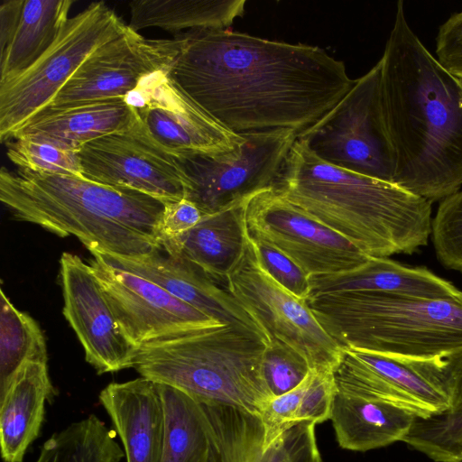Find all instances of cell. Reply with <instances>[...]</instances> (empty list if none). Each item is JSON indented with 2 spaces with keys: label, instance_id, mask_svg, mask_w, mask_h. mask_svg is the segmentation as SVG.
<instances>
[{
  "label": "cell",
  "instance_id": "obj_1",
  "mask_svg": "<svg viewBox=\"0 0 462 462\" xmlns=\"http://www.w3.org/2000/svg\"><path fill=\"white\" fill-rule=\"evenodd\" d=\"M172 81L226 130L243 134L318 121L355 80L344 62L318 46L270 41L223 30L174 37Z\"/></svg>",
  "mask_w": 462,
  "mask_h": 462
},
{
  "label": "cell",
  "instance_id": "obj_2",
  "mask_svg": "<svg viewBox=\"0 0 462 462\" xmlns=\"http://www.w3.org/2000/svg\"><path fill=\"white\" fill-rule=\"evenodd\" d=\"M380 61L383 111L394 156L392 183L440 201L462 186V79L423 45L402 1Z\"/></svg>",
  "mask_w": 462,
  "mask_h": 462
},
{
  "label": "cell",
  "instance_id": "obj_3",
  "mask_svg": "<svg viewBox=\"0 0 462 462\" xmlns=\"http://www.w3.org/2000/svg\"><path fill=\"white\" fill-rule=\"evenodd\" d=\"M273 189L368 256L412 254L428 245L432 202L328 164L298 139Z\"/></svg>",
  "mask_w": 462,
  "mask_h": 462
},
{
  "label": "cell",
  "instance_id": "obj_4",
  "mask_svg": "<svg viewBox=\"0 0 462 462\" xmlns=\"http://www.w3.org/2000/svg\"><path fill=\"white\" fill-rule=\"evenodd\" d=\"M0 200L17 220L74 236L90 253L137 259L162 248L167 203L134 189L2 167Z\"/></svg>",
  "mask_w": 462,
  "mask_h": 462
},
{
  "label": "cell",
  "instance_id": "obj_5",
  "mask_svg": "<svg viewBox=\"0 0 462 462\" xmlns=\"http://www.w3.org/2000/svg\"><path fill=\"white\" fill-rule=\"evenodd\" d=\"M267 346L260 335L238 326L197 329L140 346L133 368L202 404L259 417L273 398L263 374Z\"/></svg>",
  "mask_w": 462,
  "mask_h": 462
},
{
  "label": "cell",
  "instance_id": "obj_6",
  "mask_svg": "<svg viewBox=\"0 0 462 462\" xmlns=\"http://www.w3.org/2000/svg\"><path fill=\"white\" fill-rule=\"evenodd\" d=\"M306 301L343 348L413 359L444 358L462 351V298L358 291L311 296Z\"/></svg>",
  "mask_w": 462,
  "mask_h": 462
},
{
  "label": "cell",
  "instance_id": "obj_7",
  "mask_svg": "<svg viewBox=\"0 0 462 462\" xmlns=\"http://www.w3.org/2000/svg\"><path fill=\"white\" fill-rule=\"evenodd\" d=\"M128 27L104 2L69 18L56 41L31 67L0 81V139L6 143L45 109L88 57Z\"/></svg>",
  "mask_w": 462,
  "mask_h": 462
},
{
  "label": "cell",
  "instance_id": "obj_8",
  "mask_svg": "<svg viewBox=\"0 0 462 462\" xmlns=\"http://www.w3.org/2000/svg\"><path fill=\"white\" fill-rule=\"evenodd\" d=\"M381 69L379 60L297 139L328 164L392 183L394 156L383 111Z\"/></svg>",
  "mask_w": 462,
  "mask_h": 462
},
{
  "label": "cell",
  "instance_id": "obj_9",
  "mask_svg": "<svg viewBox=\"0 0 462 462\" xmlns=\"http://www.w3.org/2000/svg\"><path fill=\"white\" fill-rule=\"evenodd\" d=\"M243 136V143L229 152L178 156L185 176L184 199L203 215L224 210L274 188L297 133L275 129Z\"/></svg>",
  "mask_w": 462,
  "mask_h": 462
},
{
  "label": "cell",
  "instance_id": "obj_10",
  "mask_svg": "<svg viewBox=\"0 0 462 462\" xmlns=\"http://www.w3.org/2000/svg\"><path fill=\"white\" fill-rule=\"evenodd\" d=\"M270 343L300 354L311 370L335 372L345 348L319 323L306 300L278 284L260 265L248 237L245 254L223 284Z\"/></svg>",
  "mask_w": 462,
  "mask_h": 462
},
{
  "label": "cell",
  "instance_id": "obj_11",
  "mask_svg": "<svg viewBox=\"0 0 462 462\" xmlns=\"http://www.w3.org/2000/svg\"><path fill=\"white\" fill-rule=\"evenodd\" d=\"M334 377L338 393L388 403L416 419L451 407L442 358L413 359L345 348Z\"/></svg>",
  "mask_w": 462,
  "mask_h": 462
},
{
  "label": "cell",
  "instance_id": "obj_12",
  "mask_svg": "<svg viewBox=\"0 0 462 462\" xmlns=\"http://www.w3.org/2000/svg\"><path fill=\"white\" fill-rule=\"evenodd\" d=\"M245 223L250 237L272 245L310 276L351 271L365 264L370 257L289 202L273 188L247 201Z\"/></svg>",
  "mask_w": 462,
  "mask_h": 462
},
{
  "label": "cell",
  "instance_id": "obj_13",
  "mask_svg": "<svg viewBox=\"0 0 462 462\" xmlns=\"http://www.w3.org/2000/svg\"><path fill=\"white\" fill-rule=\"evenodd\" d=\"M79 157L88 180L134 189L166 203L184 199L185 176L179 157L157 143L138 116L126 129L86 143Z\"/></svg>",
  "mask_w": 462,
  "mask_h": 462
},
{
  "label": "cell",
  "instance_id": "obj_14",
  "mask_svg": "<svg viewBox=\"0 0 462 462\" xmlns=\"http://www.w3.org/2000/svg\"><path fill=\"white\" fill-rule=\"evenodd\" d=\"M167 67L144 77L125 97L151 137L176 156L236 150L243 134L226 130L209 116L172 81Z\"/></svg>",
  "mask_w": 462,
  "mask_h": 462
},
{
  "label": "cell",
  "instance_id": "obj_15",
  "mask_svg": "<svg viewBox=\"0 0 462 462\" xmlns=\"http://www.w3.org/2000/svg\"><path fill=\"white\" fill-rule=\"evenodd\" d=\"M175 52L173 39H146L128 26L92 52L41 113L125 97L144 77L169 66Z\"/></svg>",
  "mask_w": 462,
  "mask_h": 462
},
{
  "label": "cell",
  "instance_id": "obj_16",
  "mask_svg": "<svg viewBox=\"0 0 462 462\" xmlns=\"http://www.w3.org/2000/svg\"><path fill=\"white\" fill-rule=\"evenodd\" d=\"M89 265L126 337L138 348L171 335L225 326L156 283L92 254Z\"/></svg>",
  "mask_w": 462,
  "mask_h": 462
},
{
  "label": "cell",
  "instance_id": "obj_17",
  "mask_svg": "<svg viewBox=\"0 0 462 462\" xmlns=\"http://www.w3.org/2000/svg\"><path fill=\"white\" fill-rule=\"evenodd\" d=\"M60 278L62 312L84 348L86 361L99 374L133 367L137 347L122 331L90 265L64 252Z\"/></svg>",
  "mask_w": 462,
  "mask_h": 462
},
{
  "label": "cell",
  "instance_id": "obj_18",
  "mask_svg": "<svg viewBox=\"0 0 462 462\" xmlns=\"http://www.w3.org/2000/svg\"><path fill=\"white\" fill-rule=\"evenodd\" d=\"M202 405L210 438L209 462H323L312 422L293 426L266 448L257 416L226 406Z\"/></svg>",
  "mask_w": 462,
  "mask_h": 462
},
{
  "label": "cell",
  "instance_id": "obj_19",
  "mask_svg": "<svg viewBox=\"0 0 462 462\" xmlns=\"http://www.w3.org/2000/svg\"><path fill=\"white\" fill-rule=\"evenodd\" d=\"M92 254L115 268L156 283L218 323L247 328L270 343L258 324L226 288L189 261L171 255L162 248L137 259Z\"/></svg>",
  "mask_w": 462,
  "mask_h": 462
},
{
  "label": "cell",
  "instance_id": "obj_20",
  "mask_svg": "<svg viewBox=\"0 0 462 462\" xmlns=\"http://www.w3.org/2000/svg\"><path fill=\"white\" fill-rule=\"evenodd\" d=\"M123 443L126 462H161L164 409L157 383L144 377L111 383L99 393Z\"/></svg>",
  "mask_w": 462,
  "mask_h": 462
},
{
  "label": "cell",
  "instance_id": "obj_21",
  "mask_svg": "<svg viewBox=\"0 0 462 462\" xmlns=\"http://www.w3.org/2000/svg\"><path fill=\"white\" fill-rule=\"evenodd\" d=\"M310 297L358 291H377L426 300L462 298V291L423 266H408L388 257L370 256L351 271L310 276Z\"/></svg>",
  "mask_w": 462,
  "mask_h": 462
},
{
  "label": "cell",
  "instance_id": "obj_22",
  "mask_svg": "<svg viewBox=\"0 0 462 462\" xmlns=\"http://www.w3.org/2000/svg\"><path fill=\"white\" fill-rule=\"evenodd\" d=\"M248 200L203 215L186 233L162 240V248L171 255L189 261L223 285L247 246L245 206Z\"/></svg>",
  "mask_w": 462,
  "mask_h": 462
},
{
  "label": "cell",
  "instance_id": "obj_23",
  "mask_svg": "<svg viewBox=\"0 0 462 462\" xmlns=\"http://www.w3.org/2000/svg\"><path fill=\"white\" fill-rule=\"evenodd\" d=\"M47 362L28 361L0 393V449L4 462H23L38 437L53 395Z\"/></svg>",
  "mask_w": 462,
  "mask_h": 462
},
{
  "label": "cell",
  "instance_id": "obj_24",
  "mask_svg": "<svg viewBox=\"0 0 462 462\" xmlns=\"http://www.w3.org/2000/svg\"><path fill=\"white\" fill-rule=\"evenodd\" d=\"M136 119L134 109L125 97H117L41 113L23 125L12 138L43 139L79 152L93 140L126 129Z\"/></svg>",
  "mask_w": 462,
  "mask_h": 462
},
{
  "label": "cell",
  "instance_id": "obj_25",
  "mask_svg": "<svg viewBox=\"0 0 462 462\" xmlns=\"http://www.w3.org/2000/svg\"><path fill=\"white\" fill-rule=\"evenodd\" d=\"M415 419L388 403L337 391L330 416L338 445L358 452L403 441Z\"/></svg>",
  "mask_w": 462,
  "mask_h": 462
},
{
  "label": "cell",
  "instance_id": "obj_26",
  "mask_svg": "<svg viewBox=\"0 0 462 462\" xmlns=\"http://www.w3.org/2000/svg\"><path fill=\"white\" fill-rule=\"evenodd\" d=\"M245 5V0H135L129 4L128 26L135 32L223 30L244 14Z\"/></svg>",
  "mask_w": 462,
  "mask_h": 462
},
{
  "label": "cell",
  "instance_id": "obj_27",
  "mask_svg": "<svg viewBox=\"0 0 462 462\" xmlns=\"http://www.w3.org/2000/svg\"><path fill=\"white\" fill-rule=\"evenodd\" d=\"M73 1L23 0L14 38L0 54V81L20 74L53 44L66 22Z\"/></svg>",
  "mask_w": 462,
  "mask_h": 462
},
{
  "label": "cell",
  "instance_id": "obj_28",
  "mask_svg": "<svg viewBox=\"0 0 462 462\" xmlns=\"http://www.w3.org/2000/svg\"><path fill=\"white\" fill-rule=\"evenodd\" d=\"M158 385L164 409L161 462H209L210 438L203 405L176 388Z\"/></svg>",
  "mask_w": 462,
  "mask_h": 462
},
{
  "label": "cell",
  "instance_id": "obj_29",
  "mask_svg": "<svg viewBox=\"0 0 462 462\" xmlns=\"http://www.w3.org/2000/svg\"><path fill=\"white\" fill-rule=\"evenodd\" d=\"M124 456L114 431L90 414L53 433L35 462H120Z\"/></svg>",
  "mask_w": 462,
  "mask_h": 462
},
{
  "label": "cell",
  "instance_id": "obj_30",
  "mask_svg": "<svg viewBox=\"0 0 462 462\" xmlns=\"http://www.w3.org/2000/svg\"><path fill=\"white\" fill-rule=\"evenodd\" d=\"M0 393L28 361L47 362L45 338L37 322L17 310L0 290Z\"/></svg>",
  "mask_w": 462,
  "mask_h": 462
},
{
  "label": "cell",
  "instance_id": "obj_31",
  "mask_svg": "<svg viewBox=\"0 0 462 462\" xmlns=\"http://www.w3.org/2000/svg\"><path fill=\"white\" fill-rule=\"evenodd\" d=\"M404 443L434 462H462V412L415 419Z\"/></svg>",
  "mask_w": 462,
  "mask_h": 462
},
{
  "label": "cell",
  "instance_id": "obj_32",
  "mask_svg": "<svg viewBox=\"0 0 462 462\" xmlns=\"http://www.w3.org/2000/svg\"><path fill=\"white\" fill-rule=\"evenodd\" d=\"M6 155L19 170L36 173L82 176L79 152L34 137L6 142Z\"/></svg>",
  "mask_w": 462,
  "mask_h": 462
},
{
  "label": "cell",
  "instance_id": "obj_33",
  "mask_svg": "<svg viewBox=\"0 0 462 462\" xmlns=\"http://www.w3.org/2000/svg\"><path fill=\"white\" fill-rule=\"evenodd\" d=\"M430 236L440 264L462 272V190L440 200L431 220Z\"/></svg>",
  "mask_w": 462,
  "mask_h": 462
},
{
  "label": "cell",
  "instance_id": "obj_34",
  "mask_svg": "<svg viewBox=\"0 0 462 462\" xmlns=\"http://www.w3.org/2000/svg\"><path fill=\"white\" fill-rule=\"evenodd\" d=\"M311 371L307 361L296 351L271 342L263 357L265 383L273 397L297 387Z\"/></svg>",
  "mask_w": 462,
  "mask_h": 462
},
{
  "label": "cell",
  "instance_id": "obj_35",
  "mask_svg": "<svg viewBox=\"0 0 462 462\" xmlns=\"http://www.w3.org/2000/svg\"><path fill=\"white\" fill-rule=\"evenodd\" d=\"M248 237L260 265L267 274L295 297L307 300L310 293V275L272 245L259 238Z\"/></svg>",
  "mask_w": 462,
  "mask_h": 462
},
{
  "label": "cell",
  "instance_id": "obj_36",
  "mask_svg": "<svg viewBox=\"0 0 462 462\" xmlns=\"http://www.w3.org/2000/svg\"><path fill=\"white\" fill-rule=\"evenodd\" d=\"M306 386V378L294 389L271 399L260 416L263 444L268 448L286 430L298 423V412Z\"/></svg>",
  "mask_w": 462,
  "mask_h": 462
},
{
  "label": "cell",
  "instance_id": "obj_37",
  "mask_svg": "<svg viewBox=\"0 0 462 462\" xmlns=\"http://www.w3.org/2000/svg\"><path fill=\"white\" fill-rule=\"evenodd\" d=\"M337 385L334 372L311 370L306 377V386L298 412V423H322L330 420Z\"/></svg>",
  "mask_w": 462,
  "mask_h": 462
},
{
  "label": "cell",
  "instance_id": "obj_38",
  "mask_svg": "<svg viewBox=\"0 0 462 462\" xmlns=\"http://www.w3.org/2000/svg\"><path fill=\"white\" fill-rule=\"evenodd\" d=\"M436 55L448 70L462 79V11L452 14L440 25Z\"/></svg>",
  "mask_w": 462,
  "mask_h": 462
},
{
  "label": "cell",
  "instance_id": "obj_39",
  "mask_svg": "<svg viewBox=\"0 0 462 462\" xmlns=\"http://www.w3.org/2000/svg\"><path fill=\"white\" fill-rule=\"evenodd\" d=\"M203 214L191 201L182 199L166 204L161 224L162 240L179 236L195 226Z\"/></svg>",
  "mask_w": 462,
  "mask_h": 462
},
{
  "label": "cell",
  "instance_id": "obj_40",
  "mask_svg": "<svg viewBox=\"0 0 462 462\" xmlns=\"http://www.w3.org/2000/svg\"><path fill=\"white\" fill-rule=\"evenodd\" d=\"M442 371L451 397L448 411L462 412V351L442 358Z\"/></svg>",
  "mask_w": 462,
  "mask_h": 462
},
{
  "label": "cell",
  "instance_id": "obj_41",
  "mask_svg": "<svg viewBox=\"0 0 462 462\" xmlns=\"http://www.w3.org/2000/svg\"><path fill=\"white\" fill-rule=\"evenodd\" d=\"M23 0H5L0 6V54L11 43L18 26Z\"/></svg>",
  "mask_w": 462,
  "mask_h": 462
}]
</instances>
